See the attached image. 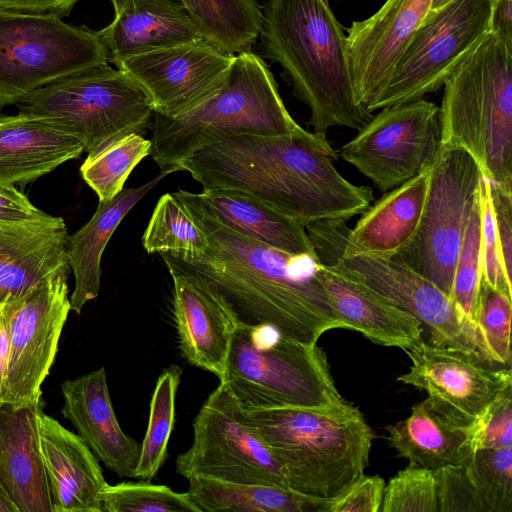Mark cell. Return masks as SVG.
I'll list each match as a JSON object with an SVG mask.
<instances>
[{
  "mask_svg": "<svg viewBox=\"0 0 512 512\" xmlns=\"http://www.w3.org/2000/svg\"><path fill=\"white\" fill-rule=\"evenodd\" d=\"M45 214L13 185L0 184V221H25Z\"/></svg>",
  "mask_w": 512,
  "mask_h": 512,
  "instance_id": "cell-46",
  "label": "cell"
},
{
  "mask_svg": "<svg viewBox=\"0 0 512 512\" xmlns=\"http://www.w3.org/2000/svg\"><path fill=\"white\" fill-rule=\"evenodd\" d=\"M482 176L464 149H441L430 169L420 223L412 241L396 256L449 297L457 258L478 198Z\"/></svg>",
  "mask_w": 512,
  "mask_h": 512,
  "instance_id": "cell-11",
  "label": "cell"
},
{
  "mask_svg": "<svg viewBox=\"0 0 512 512\" xmlns=\"http://www.w3.org/2000/svg\"><path fill=\"white\" fill-rule=\"evenodd\" d=\"M173 280V312L183 357L223 379L238 327L223 297L203 278L164 261Z\"/></svg>",
  "mask_w": 512,
  "mask_h": 512,
  "instance_id": "cell-19",
  "label": "cell"
},
{
  "mask_svg": "<svg viewBox=\"0 0 512 512\" xmlns=\"http://www.w3.org/2000/svg\"><path fill=\"white\" fill-rule=\"evenodd\" d=\"M234 58L203 40L135 55L116 68L143 88L154 113L178 118L223 89Z\"/></svg>",
  "mask_w": 512,
  "mask_h": 512,
  "instance_id": "cell-16",
  "label": "cell"
},
{
  "mask_svg": "<svg viewBox=\"0 0 512 512\" xmlns=\"http://www.w3.org/2000/svg\"><path fill=\"white\" fill-rule=\"evenodd\" d=\"M32 405L0 403V486L18 512H51L43 468L39 413Z\"/></svg>",
  "mask_w": 512,
  "mask_h": 512,
  "instance_id": "cell-25",
  "label": "cell"
},
{
  "mask_svg": "<svg viewBox=\"0 0 512 512\" xmlns=\"http://www.w3.org/2000/svg\"><path fill=\"white\" fill-rule=\"evenodd\" d=\"M107 63L97 31L55 15L0 8V109L47 84Z\"/></svg>",
  "mask_w": 512,
  "mask_h": 512,
  "instance_id": "cell-9",
  "label": "cell"
},
{
  "mask_svg": "<svg viewBox=\"0 0 512 512\" xmlns=\"http://www.w3.org/2000/svg\"><path fill=\"white\" fill-rule=\"evenodd\" d=\"M11 349V306L0 308V396L4 386Z\"/></svg>",
  "mask_w": 512,
  "mask_h": 512,
  "instance_id": "cell-48",
  "label": "cell"
},
{
  "mask_svg": "<svg viewBox=\"0 0 512 512\" xmlns=\"http://www.w3.org/2000/svg\"><path fill=\"white\" fill-rule=\"evenodd\" d=\"M151 156L161 172L183 171L195 152L227 136L279 135L302 127L288 112L267 63L252 50L235 54L226 85L178 118L154 113Z\"/></svg>",
  "mask_w": 512,
  "mask_h": 512,
  "instance_id": "cell-6",
  "label": "cell"
},
{
  "mask_svg": "<svg viewBox=\"0 0 512 512\" xmlns=\"http://www.w3.org/2000/svg\"><path fill=\"white\" fill-rule=\"evenodd\" d=\"M511 299L481 278L475 343L479 356L488 364H510Z\"/></svg>",
  "mask_w": 512,
  "mask_h": 512,
  "instance_id": "cell-37",
  "label": "cell"
},
{
  "mask_svg": "<svg viewBox=\"0 0 512 512\" xmlns=\"http://www.w3.org/2000/svg\"><path fill=\"white\" fill-rule=\"evenodd\" d=\"M489 190L503 269L512 281V191L490 181Z\"/></svg>",
  "mask_w": 512,
  "mask_h": 512,
  "instance_id": "cell-45",
  "label": "cell"
},
{
  "mask_svg": "<svg viewBox=\"0 0 512 512\" xmlns=\"http://www.w3.org/2000/svg\"><path fill=\"white\" fill-rule=\"evenodd\" d=\"M481 278V224L479 199L477 198L457 258L450 295V301L459 323L475 348L476 315Z\"/></svg>",
  "mask_w": 512,
  "mask_h": 512,
  "instance_id": "cell-36",
  "label": "cell"
},
{
  "mask_svg": "<svg viewBox=\"0 0 512 512\" xmlns=\"http://www.w3.org/2000/svg\"><path fill=\"white\" fill-rule=\"evenodd\" d=\"M182 369L172 364L158 377L151 401L147 429L141 442L134 478L151 481L166 461L175 421V399Z\"/></svg>",
  "mask_w": 512,
  "mask_h": 512,
  "instance_id": "cell-34",
  "label": "cell"
},
{
  "mask_svg": "<svg viewBox=\"0 0 512 512\" xmlns=\"http://www.w3.org/2000/svg\"><path fill=\"white\" fill-rule=\"evenodd\" d=\"M186 494L200 512H329L333 500L307 496L276 485L188 479Z\"/></svg>",
  "mask_w": 512,
  "mask_h": 512,
  "instance_id": "cell-31",
  "label": "cell"
},
{
  "mask_svg": "<svg viewBox=\"0 0 512 512\" xmlns=\"http://www.w3.org/2000/svg\"><path fill=\"white\" fill-rule=\"evenodd\" d=\"M79 0H0V8L66 17Z\"/></svg>",
  "mask_w": 512,
  "mask_h": 512,
  "instance_id": "cell-47",
  "label": "cell"
},
{
  "mask_svg": "<svg viewBox=\"0 0 512 512\" xmlns=\"http://www.w3.org/2000/svg\"><path fill=\"white\" fill-rule=\"evenodd\" d=\"M452 0H432L431 10H437L445 6Z\"/></svg>",
  "mask_w": 512,
  "mask_h": 512,
  "instance_id": "cell-51",
  "label": "cell"
},
{
  "mask_svg": "<svg viewBox=\"0 0 512 512\" xmlns=\"http://www.w3.org/2000/svg\"><path fill=\"white\" fill-rule=\"evenodd\" d=\"M16 105L19 113L78 139L88 154L126 134H142L154 115L143 88L108 63L47 84Z\"/></svg>",
  "mask_w": 512,
  "mask_h": 512,
  "instance_id": "cell-8",
  "label": "cell"
},
{
  "mask_svg": "<svg viewBox=\"0 0 512 512\" xmlns=\"http://www.w3.org/2000/svg\"><path fill=\"white\" fill-rule=\"evenodd\" d=\"M110 2L114 18L97 32L108 62L115 66L135 55L206 40L196 22L175 0Z\"/></svg>",
  "mask_w": 512,
  "mask_h": 512,
  "instance_id": "cell-23",
  "label": "cell"
},
{
  "mask_svg": "<svg viewBox=\"0 0 512 512\" xmlns=\"http://www.w3.org/2000/svg\"><path fill=\"white\" fill-rule=\"evenodd\" d=\"M440 151L439 107L422 98L383 108L339 154L387 192L431 169Z\"/></svg>",
  "mask_w": 512,
  "mask_h": 512,
  "instance_id": "cell-14",
  "label": "cell"
},
{
  "mask_svg": "<svg viewBox=\"0 0 512 512\" xmlns=\"http://www.w3.org/2000/svg\"><path fill=\"white\" fill-rule=\"evenodd\" d=\"M100 512H200L186 492L150 481L106 484L99 496Z\"/></svg>",
  "mask_w": 512,
  "mask_h": 512,
  "instance_id": "cell-39",
  "label": "cell"
},
{
  "mask_svg": "<svg viewBox=\"0 0 512 512\" xmlns=\"http://www.w3.org/2000/svg\"><path fill=\"white\" fill-rule=\"evenodd\" d=\"M142 245L150 254L166 252L191 260L205 252L208 239L174 194L166 193L153 210Z\"/></svg>",
  "mask_w": 512,
  "mask_h": 512,
  "instance_id": "cell-33",
  "label": "cell"
},
{
  "mask_svg": "<svg viewBox=\"0 0 512 512\" xmlns=\"http://www.w3.org/2000/svg\"><path fill=\"white\" fill-rule=\"evenodd\" d=\"M494 0H452L428 12L387 82L366 106L371 113L424 98L492 33Z\"/></svg>",
  "mask_w": 512,
  "mask_h": 512,
  "instance_id": "cell-10",
  "label": "cell"
},
{
  "mask_svg": "<svg viewBox=\"0 0 512 512\" xmlns=\"http://www.w3.org/2000/svg\"><path fill=\"white\" fill-rule=\"evenodd\" d=\"M62 414L94 455L119 477L134 478L141 443L118 422L104 367L61 384Z\"/></svg>",
  "mask_w": 512,
  "mask_h": 512,
  "instance_id": "cell-20",
  "label": "cell"
},
{
  "mask_svg": "<svg viewBox=\"0 0 512 512\" xmlns=\"http://www.w3.org/2000/svg\"><path fill=\"white\" fill-rule=\"evenodd\" d=\"M262 53L278 63L314 132L361 129L371 113L356 97L347 36L328 0H268L261 5Z\"/></svg>",
  "mask_w": 512,
  "mask_h": 512,
  "instance_id": "cell-3",
  "label": "cell"
},
{
  "mask_svg": "<svg viewBox=\"0 0 512 512\" xmlns=\"http://www.w3.org/2000/svg\"><path fill=\"white\" fill-rule=\"evenodd\" d=\"M68 266L35 285L11 306V349L0 403L32 405L54 362L70 311Z\"/></svg>",
  "mask_w": 512,
  "mask_h": 512,
  "instance_id": "cell-15",
  "label": "cell"
},
{
  "mask_svg": "<svg viewBox=\"0 0 512 512\" xmlns=\"http://www.w3.org/2000/svg\"><path fill=\"white\" fill-rule=\"evenodd\" d=\"M382 512H439L435 469L408 465L385 486Z\"/></svg>",
  "mask_w": 512,
  "mask_h": 512,
  "instance_id": "cell-40",
  "label": "cell"
},
{
  "mask_svg": "<svg viewBox=\"0 0 512 512\" xmlns=\"http://www.w3.org/2000/svg\"><path fill=\"white\" fill-rule=\"evenodd\" d=\"M439 512H484L465 465L435 469Z\"/></svg>",
  "mask_w": 512,
  "mask_h": 512,
  "instance_id": "cell-43",
  "label": "cell"
},
{
  "mask_svg": "<svg viewBox=\"0 0 512 512\" xmlns=\"http://www.w3.org/2000/svg\"><path fill=\"white\" fill-rule=\"evenodd\" d=\"M386 430L390 446L409 465L438 469L466 464L472 455L467 426L445 418L428 399L414 405L409 417Z\"/></svg>",
  "mask_w": 512,
  "mask_h": 512,
  "instance_id": "cell-30",
  "label": "cell"
},
{
  "mask_svg": "<svg viewBox=\"0 0 512 512\" xmlns=\"http://www.w3.org/2000/svg\"><path fill=\"white\" fill-rule=\"evenodd\" d=\"M75 137L31 116L0 115V184H26L80 157Z\"/></svg>",
  "mask_w": 512,
  "mask_h": 512,
  "instance_id": "cell-27",
  "label": "cell"
},
{
  "mask_svg": "<svg viewBox=\"0 0 512 512\" xmlns=\"http://www.w3.org/2000/svg\"><path fill=\"white\" fill-rule=\"evenodd\" d=\"M208 239L203 254L163 261L193 272L226 301L238 325L268 324L292 340L317 344L332 329H347L316 278L319 259L293 255L240 235L213 219L194 193L173 192Z\"/></svg>",
  "mask_w": 512,
  "mask_h": 512,
  "instance_id": "cell-1",
  "label": "cell"
},
{
  "mask_svg": "<svg viewBox=\"0 0 512 512\" xmlns=\"http://www.w3.org/2000/svg\"><path fill=\"white\" fill-rule=\"evenodd\" d=\"M0 512H18L17 508L10 501L0 486Z\"/></svg>",
  "mask_w": 512,
  "mask_h": 512,
  "instance_id": "cell-50",
  "label": "cell"
},
{
  "mask_svg": "<svg viewBox=\"0 0 512 512\" xmlns=\"http://www.w3.org/2000/svg\"><path fill=\"white\" fill-rule=\"evenodd\" d=\"M151 140L139 133L116 138L88 154L80 167L84 181L99 201H109L124 189V184L142 159L151 154Z\"/></svg>",
  "mask_w": 512,
  "mask_h": 512,
  "instance_id": "cell-35",
  "label": "cell"
},
{
  "mask_svg": "<svg viewBox=\"0 0 512 512\" xmlns=\"http://www.w3.org/2000/svg\"><path fill=\"white\" fill-rule=\"evenodd\" d=\"M431 5L432 0H386L372 16L346 29L354 90L365 108L387 82Z\"/></svg>",
  "mask_w": 512,
  "mask_h": 512,
  "instance_id": "cell-18",
  "label": "cell"
},
{
  "mask_svg": "<svg viewBox=\"0 0 512 512\" xmlns=\"http://www.w3.org/2000/svg\"><path fill=\"white\" fill-rule=\"evenodd\" d=\"M200 206L230 230L293 255L318 258L301 223L245 193L229 189L194 193Z\"/></svg>",
  "mask_w": 512,
  "mask_h": 512,
  "instance_id": "cell-28",
  "label": "cell"
},
{
  "mask_svg": "<svg viewBox=\"0 0 512 512\" xmlns=\"http://www.w3.org/2000/svg\"><path fill=\"white\" fill-rule=\"evenodd\" d=\"M315 274L347 329L361 332L375 344L404 351L422 340V324L414 315L336 266L320 261Z\"/></svg>",
  "mask_w": 512,
  "mask_h": 512,
  "instance_id": "cell-24",
  "label": "cell"
},
{
  "mask_svg": "<svg viewBox=\"0 0 512 512\" xmlns=\"http://www.w3.org/2000/svg\"><path fill=\"white\" fill-rule=\"evenodd\" d=\"M39 439L51 512H100L107 484L97 457L78 435L39 413Z\"/></svg>",
  "mask_w": 512,
  "mask_h": 512,
  "instance_id": "cell-22",
  "label": "cell"
},
{
  "mask_svg": "<svg viewBox=\"0 0 512 512\" xmlns=\"http://www.w3.org/2000/svg\"><path fill=\"white\" fill-rule=\"evenodd\" d=\"M175 1L185 8L209 43L229 54L252 50L258 40L262 13L256 0Z\"/></svg>",
  "mask_w": 512,
  "mask_h": 512,
  "instance_id": "cell-32",
  "label": "cell"
},
{
  "mask_svg": "<svg viewBox=\"0 0 512 512\" xmlns=\"http://www.w3.org/2000/svg\"><path fill=\"white\" fill-rule=\"evenodd\" d=\"M492 32L512 42V0H494Z\"/></svg>",
  "mask_w": 512,
  "mask_h": 512,
  "instance_id": "cell-49",
  "label": "cell"
},
{
  "mask_svg": "<svg viewBox=\"0 0 512 512\" xmlns=\"http://www.w3.org/2000/svg\"><path fill=\"white\" fill-rule=\"evenodd\" d=\"M242 410L335 408L338 392L325 352L268 324L238 325L220 380Z\"/></svg>",
  "mask_w": 512,
  "mask_h": 512,
  "instance_id": "cell-7",
  "label": "cell"
},
{
  "mask_svg": "<svg viewBox=\"0 0 512 512\" xmlns=\"http://www.w3.org/2000/svg\"><path fill=\"white\" fill-rule=\"evenodd\" d=\"M441 149L460 148L512 191V42L492 32L443 85Z\"/></svg>",
  "mask_w": 512,
  "mask_h": 512,
  "instance_id": "cell-5",
  "label": "cell"
},
{
  "mask_svg": "<svg viewBox=\"0 0 512 512\" xmlns=\"http://www.w3.org/2000/svg\"><path fill=\"white\" fill-rule=\"evenodd\" d=\"M473 452L512 447V386L504 389L467 426Z\"/></svg>",
  "mask_w": 512,
  "mask_h": 512,
  "instance_id": "cell-41",
  "label": "cell"
},
{
  "mask_svg": "<svg viewBox=\"0 0 512 512\" xmlns=\"http://www.w3.org/2000/svg\"><path fill=\"white\" fill-rule=\"evenodd\" d=\"M68 239L61 217L0 221V308L68 266Z\"/></svg>",
  "mask_w": 512,
  "mask_h": 512,
  "instance_id": "cell-21",
  "label": "cell"
},
{
  "mask_svg": "<svg viewBox=\"0 0 512 512\" xmlns=\"http://www.w3.org/2000/svg\"><path fill=\"white\" fill-rule=\"evenodd\" d=\"M243 411L279 462L289 489L334 500L363 474L375 434L352 403Z\"/></svg>",
  "mask_w": 512,
  "mask_h": 512,
  "instance_id": "cell-4",
  "label": "cell"
},
{
  "mask_svg": "<svg viewBox=\"0 0 512 512\" xmlns=\"http://www.w3.org/2000/svg\"><path fill=\"white\" fill-rule=\"evenodd\" d=\"M344 222L319 221L305 226L322 263L336 266L414 315L427 328L430 343L460 348L479 356L461 327L449 297L432 282L395 257L343 254L340 231Z\"/></svg>",
  "mask_w": 512,
  "mask_h": 512,
  "instance_id": "cell-13",
  "label": "cell"
},
{
  "mask_svg": "<svg viewBox=\"0 0 512 512\" xmlns=\"http://www.w3.org/2000/svg\"><path fill=\"white\" fill-rule=\"evenodd\" d=\"M337 157L325 133L302 128L227 136L195 152L182 167L203 190L245 193L306 226L346 221L373 201L371 188L354 185L337 171Z\"/></svg>",
  "mask_w": 512,
  "mask_h": 512,
  "instance_id": "cell-2",
  "label": "cell"
},
{
  "mask_svg": "<svg viewBox=\"0 0 512 512\" xmlns=\"http://www.w3.org/2000/svg\"><path fill=\"white\" fill-rule=\"evenodd\" d=\"M430 169L384 193L361 214L349 229L340 231V248L345 255L363 254L394 257L413 239L427 196Z\"/></svg>",
  "mask_w": 512,
  "mask_h": 512,
  "instance_id": "cell-26",
  "label": "cell"
},
{
  "mask_svg": "<svg viewBox=\"0 0 512 512\" xmlns=\"http://www.w3.org/2000/svg\"><path fill=\"white\" fill-rule=\"evenodd\" d=\"M176 472L239 484L289 488L281 466L222 382L193 422V441L178 455Z\"/></svg>",
  "mask_w": 512,
  "mask_h": 512,
  "instance_id": "cell-12",
  "label": "cell"
},
{
  "mask_svg": "<svg viewBox=\"0 0 512 512\" xmlns=\"http://www.w3.org/2000/svg\"><path fill=\"white\" fill-rule=\"evenodd\" d=\"M481 224L482 278L493 289L512 297V281L503 269L495 220L492 210L489 180L483 175L479 181Z\"/></svg>",
  "mask_w": 512,
  "mask_h": 512,
  "instance_id": "cell-42",
  "label": "cell"
},
{
  "mask_svg": "<svg viewBox=\"0 0 512 512\" xmlns=\"http://www.w3.org/2000/svg\"><path fill=\"white\" fill-rule=\"evenodd\" d=\"M170 172H161L149 182L124 188L109 201H99L91 219L69 236L67 261L75 285L70 297V310L80 314L84 305L100 292L102 254L118 225L127 213Z\"/></svg>",
  "mask_w": 512,
  "mask_h": 512,
  "instance_id": "cell-29",
  "label": "cell"
},
{
  "mask_svg": "<svg viewBox=\"0 0 512 512\" xmlns=\"http://www.w3.org/2000/svg\"><path fill=\"white\" fill-rule=\"evenodd\" d=\"M385 486L381 476L363 474L341 496L332 501L329 512H378Z\"/></svg>",
  "mask_w": 512,
  "mask_h": 512,
  "instance_id": "cell-44",
  "label": "cell"
},
{
  "mask_svg": "<svg viewBox=\"0 0 512 512\" xmlns=\"http://www.w3.org/2000/svg\"><path fill=\"white\" fill-rule=\"evenodd\" d=\"M464 465L484 512L512 511V447L476 450Z\"/></svg>",
  "mask_w": 512,
  "mask_h": 512,
  "instance_id": "cell-38",
  "label": "cell"
},
{
  "mask_svg": "<svg viewBox=\"0 0 512 512\" xmlns=\"http://www.w3.org/2000/svg\"><path fill=\"white\" fill-rule=\"evenodd\" d=\"M405 352L411 366L397 381L427 392L432 407L461 426H468L512 386L509 368H490L478 355L460 348L421 340Z\"/></svg>",
  "mask_w": 512,
  "mask_h": 512,
  "instance_id": "cell-17",
  "label": "cell"
}]
</instances>
